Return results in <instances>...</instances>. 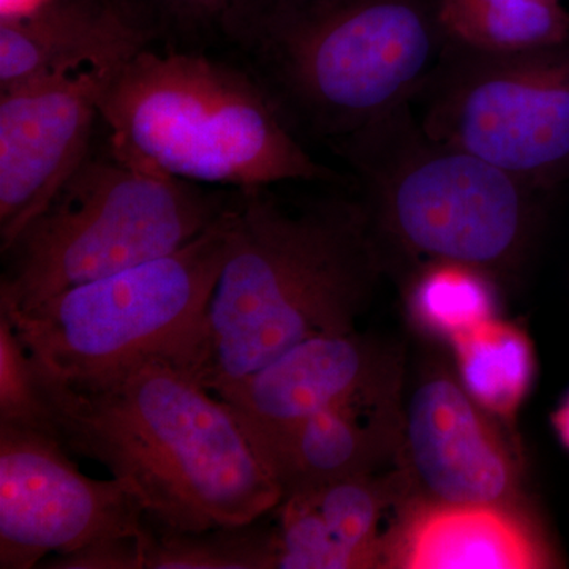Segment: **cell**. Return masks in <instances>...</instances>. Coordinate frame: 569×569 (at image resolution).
Wrapping results in <instances>:
<instances>
[{"label": "cell", "mask_w": 569, "mask_h": 569, "mask_svg": "<svg viewBox=\"0 0 569 569\" xmlns=\"http://www.w3.org/2000/svg\"><path fill=\"white\" fill-rule=\"evenodd\" d=\"M108 70L56 73L0 89V252L91 152Z\"/></svg>", "instance_id": "cell-11"}, {"label": "cell", "mask_w": 569, "mask_h": 569, "mask_svg": "<svg viewBox=\"0 0 569 569\" xmlns=\"http://www.w3.org/2000/svg\"><path fill=\"white\" fill-rule=\"evenodd\" d=\"M556 550L518 505L441 503L411 497L389 539L385 567L533 569Z\"/></svg>", "instance_id": "cell-16"}, {"label": "cell", "mask_w": 569, "mask_h": 569, "mask_svg": "<svg viewBox=\"0 0 569 569\" xmlns=\"http://www.w3.org/2000/svg\"><path fill=\"white\" fill-rule=\"evenodd\" d=\"M550 421H552L553 432H556L560 443L569 451V391L561 399L559 407L553 410Z\"/></svg>", "instance_id": "cell-24"}, {"label": "cell", "mask_w": 569, "mask_h": 569, "mask_svg": "<svg viewBox=\"0 0 569 569\" xmlns=\"http://www.w3.org/2000/svg\"><path fill=\"white\" fill-rule=\"evenodd\" d=\"M498 287L496 279L479 269L430 261L419 264L408 284V310L422 331L451 343L497 318Z\"/></svg>", "instance_id": "cell-20"}, {"label": "cell", "mask_w": 569, "mask_h": 569, "mask_svg": "<svg viewBox=\"0 0 569 569\" xmlns=\"http://www.w3.org/2000/svg\"><path fill=\"white\" fill-rule=\"evenodd\" d=\"M0 426L37 430L59 438L39 367L0 309ZM61 440V438H59Z\"/></svg>", "instance_id": "cell-21"}, {"label": "cell", "mask_w": 569, "mask_h": 569, "mask_svg": "<svg viewBox=\"0 0 569 569\" xmlns=\"http://www.w3.org/2000/svg\"><path fill=\"white\" fill-rule=\"evenodd\" d=\"M233 44L290 129L336 149L413 103L447 39L436 0H258Z\"/></svg>", "instance_id": "cell-3"}, {"label": "cell", "mask_w": 569, "mask_h": 569, "mask_svg": "<svg viewBox=\"0 0 569 569\" xmlns=\"http://www.w3.org/2000/svg\"><path fill=\"white\" fill-rule=\"evenodd\" d=\"M137 0H37L0 20V89L56 73L112 69L160 36Z\"/></svg>", "instance_id": "cell-13"}, {"label": "cell", "mask_w": 569, "mask_h": 569, "mask_svg": "<svg viewBox=\"0 0 569 569\" xmlns=\"http://www.w3.org/2000/svg\"><path fill=\"white\" fill-rule=\"evenodd\" d=\"M337 479L301 490L277 505L276 568L358 569L385 567L388 509L410 498L406 475Z\"/></svg>", "instance_id": "cell-15"}, {"label": "cell", "mask_w": 569, "mask_h": 569, "mask_svg": "<svg viewBox=\"0 0 569 569\" xmlns=\"http://www.w3.org/2000/svg\"><path fill=\"white\" fill-rule=\"evenodd\" d=\"M233 204L174 252L69 288L29 310L0 309L37 366L61 380L108 376L152 356L181 361L222 272Z\"/></svg>", "instance_id": "cell-7"}, {"label": "cell", "mask_w": 569, "mask_h": 569, "mask_svg": "<svg viewBox=\"0 0 569 569\" xmlns=\"http://www.w3.org/2000/svg\"><path fill=\"white\" fill-rule=\"evenodd\" d=\"M100 119L130 162L234 190L340 182L317 162L249 70L198 52H137L104 73Z\"/></svg>", "instance_id": "cell-4"}, {"label": "cell", "mask_w": 569, "mask_h": 569, "mask_svg": "<svg viewBox=\"0 0 569 569\" xmlns=\"http://www.w3.org/2000/svg\"><path fill=\"white\" fill-rule=\"evenodd\" d=\"M258 0H152L160 29L233 43Z\"/></svg>", "instance_id": "cell-22"}, {"label": "cell", "mask_w": 569, "mask_h": 569, "mask_svg": "<svg viewBox=\"0 0 569 569\" xmlns=\"http://www.w3.org/2000/svg\"><path fill=\"white\" fill-rule=\"evenodd\" d=\"M399 376H403L402 359L397 350L353 329L305 340L213 396L231 408L254 443Z\"/></svg>", "instance_id": "cell-12"}, {"label": "cell", "mask_w": 569, "mask_h": 569, "mask_svg": "<svg viewBox=\"0 0 569 569\" xmlns=\"http://www.w3.org/2000/svg\"><path fill=\"white\" fill-rule=\"evenodd\" d=\"M385 268L365 201L236 190L222 272L181 365L213 395L305 340L353 331Z\"/></svg>", "instance_id": "cell-2"}, {"label": "cell", "mask_w": 569, "mask_h": 569, "mask_svg": "<svg viewBox=\"0 0 569 569\" xmlns=\"http://www.w3.org/2000/svg\"><path fill=\"white\" fill-rule=\"evenodd\" d=\"M497 421L456 373L422 370L403 407L400 462L410 488L441 503L516 505L522 466Z\"/></svg>", "instance_id": "cell-10"}, {"label": "cell", "mask_w": 569, "mask_h": 569, "mask_svg": "<svg viewBox=\"0 0 569 569\" xmlns=\"http://www.w3.org/2000/svg\"><path fill=\"white\" fill-rule=\"evenodd\" d=\"M402 377L372 385L252 443L283 497L337 479L377 473L400 459Z\"/></svg>", "instance_id": "cell-14"}, {"label": "cell", "mask_w": 569, "mask_h": 569, "mask_svg": "<svg viewBox=\"0 0 569 569\" xmlns=\"http://www.w3.org/2000/svg\"><path fill=\"white\" fill-rule=\"evenodd\" d=\"M417 100L433 140L541 192L568 178L569 41L508 52L447 43Z\"/></svg>", "instance_id": "cell-8"}, {"label": "cell", "mask_w": 569, "mask_h": 569, "mask_svg": "<svg viewBox=\"0 0 569 569\" xmlns=\"http://www.w3.org/2000/svg\"><path fill=\"white\" fill-rule=\"evenodd\" d=\"M449 346L456 376L468 395L498 419H512L537 377V358L529 336L500 318H492Z\"/></svg>", "instance_id": "cell-18"}, {"label": "cell", "mask_w": 569, "mask_h": 569, "mask_svg": "<svg viewBox=\"0 0 569 569\" xmlns=\"http://www.w3.org/2000/svg\"><path fill=\"white\" fill-rule=\"evenodd\" d=\"M204 189L130 162L111 148L80 167L2 250L0 306L29 310L51 296L146 263L189 244L233 204Z\"/></svg>", "instance_id": "cell-6"}, {"label": "cell", "mask_w": 569, "mask_h": 569, "mask_svg": "<svg viewBox=\"0 0 569 569\" xmlns=\"http://www.w3.org/2000/svg\"><path fill=\"white\" fill-rule=\"evenodd\" d=\"M59 438L0 426V568L31 569L100 539L137 537L144 501L127 479L82 475Z\"/></svg>", "instance_id": "cell-9"}, {"label": "cell", "mask_w": 569, "mask_h": 569, "mask_svg": "<svg viewBox=\"0 0 569 569\" xmlns=\"http://www.w3.org/2000/svg\"><path fill=\"white\" fill-rule=\"evenodd\" d=\"M39 372L66 448L127 479L157 526H246L282 501L231 408L176 359L152 356L82 381Z\"/></svg>", "instance_id": "cell-1"}, {"label": "cell", "mask_w": 569, "mask_h": 569, "mask_svg": "<svg viewBox=\"0 0 569 569\" xmlns=\"http://www.w3.org/2000/svg\"><path fill=\"white\" fill-rule=\"evenodd\" d=\"M447 43L479 51H526L569 41L560 0H436Z\"/></svg>", "instance_id": "cell-17"}, {"label": "cell", "mask_w": 569, "mask_h": 569, "mask_svg": "<svg viewBox=\"0 0 569 569\" xmlns=\"http://www.w3.org/2000/svg\"><path fill=\"white\" fill-rule=\"evenodd\" d=\"M335 151L358 174L381 252L389 244L419 264L470 266L498 283L518 276L529 260L541 190L433 140L411 104Z\"/></svg>", "instance_id": "cell-5"}, {"label": "cell", "mask_w": 569, "mask_h": 569, "mask_svg": "<svg viewBox=\"0 0 569 569\" xmlns=\"http://www.w3.org/2000/svg\"><path fill=\"white\" fill-rule=\"evenodd\" d=\"M141 535L100 539L63 556L50 557L54 569H142Z\"/></svg>", "instance_id": "cell-23"}, {"label": "cell", "mask_w": 569, "mask_h": 569, "mask_svg": "<svg viewBox=\"0 0 569 569\" xmlns=\"http://www.w3.org/2000/svg\"><path fill=\"white\" fill-rule=\"evenodd\" d=\"M261 519L246 526L181 531L146 518L140 537L142 569L276 568L274 527H263Z\"/></svg>", "instance_id": "cell-19"}]
</instances>
